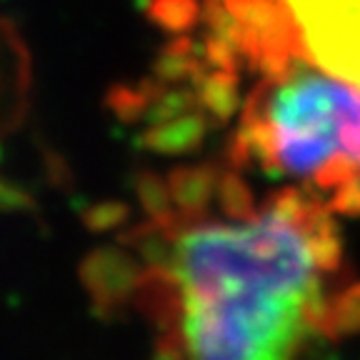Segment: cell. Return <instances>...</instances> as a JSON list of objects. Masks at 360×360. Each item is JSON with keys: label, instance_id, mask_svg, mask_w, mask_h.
Returning a JSON list of instances; mask_svg holds the SVG:
<instances>
[{"label": "cell", "instance_id": "13", "mask_svg": "<svg viewBox=\"0 0 360 360\" xmlns=\"http://www.w3.org/2000/svg\"><path fill=\"white\" fill-rule=\"evenodd\" d=\"M128 218V205H123V202H98V205H93V208L85 210L83 220L88 228H93V231H108V228H112V225H120L123 220Z\"/></svg>", "mask_w": 360, "mask_h": 360}, {"label": "cell", "instance_id": "3", "mask_svg": "<svg viewBox=\"0 0 360 360\" xmlns=\"http://www.w3.org/2000/svg\"><path fill=\"white\" fill-rule=\"evenodd\" d=\"M141 270L135 268L133 258L118 250H101L90 255L83 265L85 285L101 305L120 303L128 292L141 288Z\"/></svg>", "mask_w": 360, "mask_h": 360}, {"label": "cell", "instance_id": "1", "mask_svg": "<svg viewBox=\"0 0 360 360\" xmlns=\"http://www.w3.org/2000/svg\"><path fill=\"white\" fill-rule=\"evenodd\" d=\"M330 205L283 188L245 218H183L141 278L163 323L158 360H298L330 335L326 278L340 265Z\"/></svg>", "mask_w": 360, "mask_h": 360}, {"label": "cell", "instance_id": "2", "mask_svg": "<svg viewBox=\"0 0 360 360\" xmlns=\"http://www.w3.org/2000/svg\"><path fill=\"white\" fill-rule=\"evenodd\" d=\"M303 56L360 88V0H283Z\"/></svg>", "mask_w": 360, "mask_h": 360}, {"label": "cell", "instance_id": "7", "mask_svg": "<svg viewBox=\"0 0 360 360\" xmlns=\"http://www.w3.org/2000/svg\"><path fill=\"white\" fill-rule=\"evenodd\" d=\"M205 70L208 65L202 60L200 43L186 33L168 40L153 63V75L165 85H193Z\"/></svg>", "mask_w": 360, "mask_h": 360}, {"label": "cell", "instance_id": "4", "mask_svg": "<svg viewBox=\"0 0 360 360\" xmlns=\"http://www.w3.org/2000/svg\"><path fill=\"white\" fill-rule=\"evenodd\" d=\"M208 128V115L202 110H193L178 118L163 120V123H150L138 135V146L150 153H160V155H186L202 146Z\"/></svg>", "mask_w": 360, "mask_h": 360}, {"label": "cell", "instance_id": "8", "mask_svg": "<svg viewBox=\"0 0 360 360\" xmlns=\"http://www.w3.org/2000/svg\"><path fill=\"white\" fill-rule=\"evenodd\" d=\"M146 18L165 33L183 35L202 20V0H141Z\"/></svg>", "mask_w": 360, "mask_h": 360}, {"label": "cell", "instance_id": "10", "mask_svg": "<svg viewBox=\"0 0 360 360\" xmlns=\"http://www.w3.org/2000/svg\"><path fill=\"white\" fill-rule=\"evenodd\" d=\"M193 110H200L198 93L193 85H163V88L153 96L143 120H148V125L163 123V120L178 118V115H186V112H193Z\"/></svg>", "mask_w": 360, "mask_h": 360}, {"label": "cell", "instance_id": "11", "mask_svg": "<svg viewBox=\"0 0 360 360\" xmlns=\"http://www.w3.org/2000/svg\"><path fill=\"white\" fill-rule=\"evenodd\" d=\"M135 191H138V198H141L143 208L148 210L153 220H170L178 215L173 205V198H170V188L168 180H163L153 170H143L135 180Z\"/></svg>", "mask_w": 360, "mask_h": 360}, {"label": "cell", "instance_id": "9", "mask_svg": "<svg viewBox=\"0 0 360 360\" xmlns=\"http://www.w3.org/2000/svg\"><path fill=\"white\" fill-rule=\"evenodd\" d=\"M165 83L150 75V78H143L141 83L128 85V83H118L112 85L105 93V105L115 112V118L125 120V123H135V120L146 118L148 105H150L153 96L158 90L163 88Z\"/></svg>", "mask_w": 360, "mask_h": 360}, {"label": "cell", "instance_id": "5", "mask_svg": "<svg viewBox=\"0 0 360 360\" xmlns=\"http://www.w3.org/2000/svg\"><path fill=\"white\" fill-rule=\"evenodd\" d=\"M220 170L215 165H180L168 175L173 205L183 218H202L218 193Z\"/></svg>", "mask_w": 360, "mask_h": 360}, {"label": "cell", "instance_id": "6", "mask_svg": "<svg viewBox=\"0 0 360 360\" xmlns=\"http://www.w3.org/2000/svg\"><path fill=\"white\" fill-rule=\"evenodd\" d=\"M198 93L200 110L208 115L210 125H225L243 110L240 96V70H223L208 68L200 78L193 83Z\"/></svg>", "mask_w": 360, "mask_h": 360}, {"label": "cell", "instance_id": "12", "mask_svg": "<svg viewBox=\"0 0 360 360\" xmlns=\"http://www.w3.org/2000/svg\"><path fill=\"white\" fill-rule=\"evenodd\" d=\"M215 198H218L223 215H228V218H245V215L255 213L253 193H250L248 183L236 173V170H225V173H220Z\"/></svg>", "mask_w": 360, "mask_h": 360}]
</instances>
